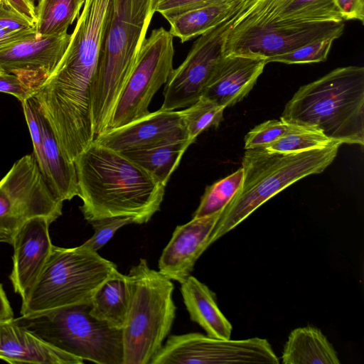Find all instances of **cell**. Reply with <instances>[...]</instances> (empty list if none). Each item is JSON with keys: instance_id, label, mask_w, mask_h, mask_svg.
<instances>
[{"instance_id": "22", "label": "cell", "mask_w": 364, "mask_h": 364, "mask_svg": "<svg viewBox=\"0 0 364 364\" xmlns=\"http://www.w3.org/2000/svg\"><path fill=\"white\" fill-rule=\"evenodd\" d=\"M181 292L191 319L208 336L230 338L232 324L220 310L215 294L207 285L190 275L181 284Z\"/></svg>"}, {"instance_id": "35", "label": "cell", "mask_w": 364, "mask_h": 364, "mask_svg": "<svg viewBox=\"0 0 364 364\" xmlns=\"http://www.w3.org/2000/svg\"><path fill=\"white\" fill-rule=\"evenodd\" d=\"M0 26L13 31H36V24L13 9L6 0H0Z\"/></svg>"}, {"instance_id": "34", "label": "cell", "mask_w": 364, "mask_h": 364, "mask_svg": "<svg viewBox=\"0 0 364 364\" xmlns=\"http://www.w3.org/2000/svg\"><path fill=\"white\" fill-rule=\"evenodd\" d=\"M223 1L226 0H155L154 9L167 19L186 11Z\"/></svg>"}, {"instance_id": "1", "label": "cell", "mask_w": 364, "mask_h": 364, "mask_svg": "<svg viewBox=\"0 0 364 364\" xmlns=\"http://www.w3.org/2000/svg\"><path fill=\"white\" fill-rule=\"evenodd\" d=\"M74 164L87 222L122 216L142 224L160 210L165 186L122 153L94 141Z\"/></svg>"}, {"instance_id": "20", "label": "cell", "mask_w": 364, "mask_h": 364, "mask_svg": "<svg viewBox=\"0 0 364 364\" xmlns=\"http://www.w3.org/2000/svg\"><path fill=\"white\" fill-rule=\"evenodd\" d=\"M267 63L266 59L248 55L223 56L217 64L202 96L224 108L232 106L252 90Z\"/></svg>"}, {"instance_id": "21", "label": "cell", "mask_w": 364, "mask_h": 364, "mask_svg": "<svg viewBox=\"0 0 364 364\" xmlns=\"http://www.w3.org/2000/svg\"><path fill=\"white\" fill-rule=\"evenodd\" d=\"M0 359L9 363L82 364L13 321H0Z\"/></svg>"}, {"instance_id": "15", "label": "cell", "mask_w": 364, "mask_h": 364, "mask_svg": "<svg viewBox=\"0 0 364 364\" xmlns=\"http://www.w3.org/2000/svg\"><path fill=\"white\" fill-rule=\"evenodd\" d=\"M70 39L68 33L55 36L36 33L1 48L0 73L17 76L36 92L57 67Z\"/></svg>"}, {"instance_id": "6", "label": "cell", "mask_w": 364, "mask_h": 364, "mask_svg": "<svg viewBox=\"0 0 364 364\" xmlns=\"http://www.w3.org/2000/svg\"><path fill=\"white\" fill-rule=\"evenodd\" d=\"M127 277L128 305L122 328L123 364H149L163 346L176 315L171 280L149 267L145 259Z\"/></svg>"}, {"instance_id": "18", "label": "cell", "mask_w": 364, "mask_h": 364, "mask_svg": "<svg viewBox=\"0 0 364 364\" xmlns=\"http://www.w3.org/2000/svg\"><path fill=\"white\" fill-rule=\"evenodd\" d=\"M51 223L46 217H35L28 220L15 235L9 279L22 301L36 284L52 251L53 245L49 235Z\"/></svg>"}, {"instance_id": "29", "label": "cell", "mask_w": 364, "mask_h": 364, "mask_svg": "<svg viewBox=\"0 0 364 364\" xmlns=\"http://www.w3.org/2000/svg\"><path fill=\"white\" fill-rule=\"evenodd\" d=\"M243 169L240 168L228 176L206 187L193 218H201L223 210L241 187Z\"/></svg>"}, {"instance_id": "4", "label": "cell", "mask_w": 364, "mask_h": 364, "mask_svg": "<svg viewBox=\"0 0 364 364\" xmlns=\"http://www.w3.org/2000/svg\"><path fill=\"white\" fill-rule=\"evenodd\" d=\"M280 119L341 144L363 146L364 68H338L301 86L286 104Z\"/></svg>"}, {"instance_id": "31", "label": "cell", "mask_w": 364, "mask_h": 364, "mask_svg": "<svg viewBox=\"0 0 364 364\" xmlns=\"http://www.w3.org/2000/svg\"><path fill=\"white\" fill-rule=\"evenodd\" d=\"M304 129L281 119L268 120L255 127L246 134L245 149L265 147L287 134Z\"/></svg>"}, {"instance_id": "9", "label": "cell", "mask_w": 364, "mask_h": 364, "mask_svg": "<svg viewBox=\"0 0 364 364\" xmlns=\"http://www.w3.org/2000/svg\"><path fill=\"white\" fill-rule=\"evenodd\" d=\"M63 205L46 183L33 154L23 156L0 181V242L12 245L17 232L33 218L54 222L62 215Z\"/></svg>"}, {"instance_id": "13", "label": "cell", "mask_w": 364, "mask_h": 364, "mask_svg": "<svg viewBox=\"0 0 364 364\" xmlns=\"http://www.w3.org/2000/svg\"><path fill=\"white\" fill-rule=\"evenodd\" d=\"M235 15L200 36L183 63L173 69L165 84L161 109L187 107L203 95L217 64L224 56L225 40Z\"/></svg>"}, {"instance_id": "5", "label": "cell", "mask_w": 364, "mask_h": 364, "mask_svg": "<svg viewBox=\"0 0 364 364\" xmlns=\"http://www.w3.org/2000/svg\"><path fill=\"white\" fill-rule=\"evenodd\" d=\"M341 143L295 153H278L264 147L246 149L242 161L241 187L223 209L208 240L215 242L256 209L297 181L323 172L335 159Z\"/></svg>"}, {"instance_id": "2", "label": "cell", "mask_w": 364, "mask_h": 364, "mask_svg": "<svg viewBox=\"0 0 364 364\" xmlns=\"http://www.w3.org/2000/svg\"><path fill=\"white\" fill-rule=\"evenodd\" d=\"M112 0H85L67 49L34 97L53 125L82 130L92 124L90 91Z\"/></svg>"}, {"instance_id": "14", "label": "cell", "mask_w": 364, "mask_h": 364, "mask_svg": "<svg viewBox=\"0 0 364 364\" xmlns=\"http://www.w3.org/2000/svg\"><path fill=\"white\" fill-rule=\"evenodd\" d=\"M22 107L33 146V156L50 189L62 201L78 196L74 162L64 154L39 103L33 95Z\"/></svg>"}, {"instance_id": "37", "label": "cell", "mask_w": 364, "mask_h": 364, "mask_svg": "<svg viewBox=\"0 0 364 364\" xmlns=\"http://www.w3.org/2000/svg\"><path fill=\"white\" fill-rule=\"evenodd\" d=\"M342 19L364 21V0H333Z\"/></svg>"}, {"instance_id": "11", "label": "cell", "mask_w": 364, "mask_h": 364, "mask_svg": "<svg viewBox=\"0 0 364 364\" xmlns=\"http://www.w3.org/2000/svg\"><path fill=\"white\" fill-rule=\"evenodd\" d=\"M279 364L265 338L220 339L200 333L173 335L152 358L150 364Z\"/></svg>"}, {"instance_id": "26", "label": "cell", "mask_w": 364, "mask_h": 364, "mask_svg": "<svg viewBox=\"0 0 364 364\" xmlns=\"http://www.w3.org/2000/svg\"><path fill=\"white\" fill-rule=\"evenodd\" d=\"M192 143L189 139H184L122 154L166 186Z\"/></svg>"}, {"instance_id": "41", "label": "cell", "mask_w": 364, "mask_h": 364, "mask_svg": "<svg viewBox=\"0 0 364 364\" xmlns=\"http://www.w3.org/2000/svg\"><path fill=\"white\" fill-rule=\"evenodd\" d=\"M35 6L38 4L39 0H30Z\"/></svg>"}, {"instance_id": "16", "label": "cell", "mask_w": 364, "mask_h": 364, "mask_svg": "<svg viewBox=\"0 0 364 364\" xmlns=\"http://www.w3.org/2000/svg\"><path fill=\"white\" fill-rule=\"evenodd\" d=\"M327 21H343L333 0H246L231 28Z\"/></svg>"}, {"instance_id": "12", "label": "cell", "mask_w": 364, "mask_h": 364, "mask_svg": "<svg viewBox=\"0 0 364 364\" xmlns=\"http://www.w3.org/2000/svg\"><path fill=\"white\" fill-rule=\"evenodd\" d=\"M344 26L343 21L239 28H232L230 26L224 43L223 55H248L268 60L316 41L336 40L342 35Z\"/></svg>"}, {"instance_id": "40", "label": "cell", "mask_w": 364, "mask_h": 364, "mask_svg": "<svg viewBox=\"0 0 364 364\" xmlns=\"http://www.w3.org/2000/svg\"><path fill=\"white\" fill-rule=\"evenodd\" d=\"M14 318V313L6 293L0 284V321H9Z\"/></svg>"}, {"instance_id": "19", "label": "cell", "mask_w": 364, "mask_h": 364, "mask_svg": "<svg viewBox=\"0 0 364 364\" xmlns=\"http://www.w3.org/2000/svg\"><path fill=\"white\" fill-rule=\"evenodd\" d=\"M223 210L178 225L159 258V272L171 280L183 282L209 247L210 235Z\"/></svg>"}, {"instance_id": "33", "label": "cell", "mask_w": 364, "mask_h": 364, "mask_svg": "<svg viewBox=\"0 0 364 364\" xmlns=\"http://www.w3.org/2000/svg\"><path fill=\"white\" fill-rule=\"evenodd\" d=\"M88 223L93 228L94 234L82 245L95 252L101 249L120 228L134 223L132 218L122 216L102 218Z\"/></svg>"}, {"instance_id": "30", "label": "cell", "mask_w": 364, "mask_h": 364, "mask_svg": "<svg viewBox=\"0 0 364 364\" xmlns=\"http://www.w3.org/2000/svg\"><path fill=\"white\" fill-rule=\"evenodd\" d=\"M333 142L320 132L304 129L287 134L264 148L273 152L295 153L323 147Z\"/></svg>"}, {"instance_id": "3", "label": "cell", "mask_w": 364, "mask_h": 364, "mask_svg": "<svg viewBox=\"0 0 364 364\" xmlns=\"http://www.w3.org/2000/svg\"><path fill=\"white\" fill-rule=\"evenodd\" d=\"M155 0H112L90 91L95 137L106 132L136 65Z\"/></svg>"}, {"instance_id": "27", "label": "cell", "mask_w": 364, "mask_h": 364, "mask_svg": "<svg viewBox=\"0 0 364 364\" xmlns=\"http://www.w3.org/2000/svg\"><path fill=\"white\" fill-rule=\"evenodd\" d=\"M85 0H39L36 6V33L55 36L68 33V28L80 16Z\"/></svg>"}, {"instance_id": "7", "label": "cell", "mask_w": 364, "mask_h": 364, "mask_svg": "<svg viewBox=\"0 0 364 364\" xmlns=\"http://www.w3.org/2000/svg\"><path fill=\"white\" fill-rule=\"evenodd\" d=\"M118 271L111 261L82 245H53L44 268L26 299L21 314L90 304L97 290Z\"/></svg>"}, {"instance_id": "10", "label": "cell", "mask_w": 364, "mask_h": 364, "mask_svg": "<svg viewBox=\"0 0 364 364\" xmlns=\"http://www.w3.org/2000/svg\"><path fill=\"white\" fill-rule=\"evenodd\" d=\"M173 36L164 27L152 30L114 108L106 130L117 129L148 114L149 105L173 70Z\"/></svg>"}, {"instance_id": "32", "label": "cell", "mask_w": 364, "mask_h": 364, "mask_svg": "<svg viewBox=\"0 0 364 364\" xmlns=\"http://www.w3.org/2000/svg\"><path fill=\"white\" fill-rule=\"evenodd\" d=\"M334 38H326L304 45L291 52L272 58L267 62L285 64H305L319 63L326 60Z\"/></svg>"}, {"instance_id": "24", "label": "cell", "mask_w": 364, "mask_h": 364, "mask_svg": "<svg viewBox=\"0 0 364 364\" xmlns=\"http://www.w3.org/2000/svg\"><path fill=\"white\" fill-rule=\"evenodd\" d=\"M284 364H340L333 345L316 327L307 326L289 333L282 354Z\"/></svg>"}, {"instance_id": "38", "label": "cell", "mask_w": 364, "mask_h": 364, "mask_svg": "<svg viewBox=\"0 0 364 364\" xmlns=\"http://www.w3.org/2000/svg\"><path fill=\"white\" fill-rule=\"evenodd\" d=\"M36 33L33 31H13L0 26V49Z\"/></svg>"}, {"instance_id": "17", "label": "cell", "mask_w": 364, "mask_h": 364, "mask_svg": "<svg viewBox=\"0 0 364 364\" xmlns=\"http://www.w3.org/2000/svg\"><path fill=\"white\" fill-rule=\"evenodd\" d=\"M184 139L188 138L180 112L160 108L126 125L97 135L94 141L124 153Z\"/></svg>"}, {"instance_id": "25", "label": "cell", "mask_w": 364, "mask_h": 364, "mask_svg": "<svg viewBox=\"0 0 364 364\" xmlns=\"http://www.w3.org/2000/svg\"><path fill=\"white\" fill-rule=\"evenodd\" d=\"M127 277L119 271L105 282L90 301V314L109 325L122 328L127 311Z\"/></svg>"}, {"instance_id": "39", "label": "cell", "mask_w": 364, "mask_h": 364, "mask_svg": "<svg viewBox=\"0 0 364 364\" xmlns=\"http://www.w3.org/2000/svg\"><path fill=\"white\" fill-rule=\"evenodd\" d=\"M16 11L27 18L33 23H36V6L30 0H6Z\"/></svg>"}, {"instance_id": "28", "label": "cell", "mask_w": 364, "mask_h": 364, "mask_svg": "<svg viewBox=\"0 0 364 364\" xmlns=\"http://www.w3.org/2000/svg\"><path fill=\"white\" fill-rule=\"evenodd\" d=\"M224 109L213 100L201 96L193 104L179 111L188 139L193 143L205 130L218 127L223 120Z\"/></svg>"}, {"instance_id": "8", "label": "cell", "mask_w": 364, "mask_h": 364, "mask_svg": "<svg viewBox=\"0 0 364 364\" xmlns=\"http://www.w3.org/2000/svg\"><path fill=\"white\" fill-rule=\"evenodd\" d=\"M79 304L21 315L13 321L46 343L98 364H123L122 330L90 313Z\"/></svg>"}, {"instance_id": "36", "label": "cell", "mask_w": 364, "mask_h": 364, "mask_svg": "<svg viewBox=\"0 0 364 364\" xmlns=\"http://www.w3.org/2000/svg\"><path fill=\"white\" fill-rule=\"evenodd\" d=\"M0 92L14 95L21 102L35 93L17 76L6 73H0Z\"/></svg>"}, {"instance_id": "23", "label": "cell", "mask_w": 364, "mask_h": 364, "mask_svg": "<svg viewBox=\"0 0 364 364\" xmlns=\"http://www.w3.org/2000/svg\"><path fill=\"white\" fill-rule=\"evenodd\" d=\"M246 0H226L181 13L166 20L169 32L185 43L200 36L235 15Z\"/></svg>"}]
</instances>
